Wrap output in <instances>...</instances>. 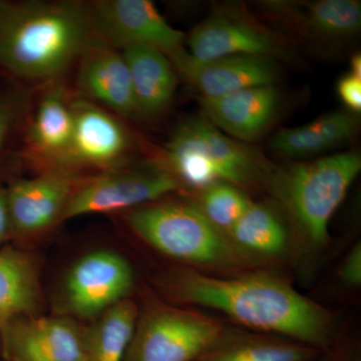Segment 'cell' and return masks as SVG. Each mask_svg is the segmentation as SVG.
Instances as JSON below:
<instances>
[{
  "label": "cell",
  "instance_id": "1",
  "mask_svg": "<svg viewBox=\"0 0 361 361\" xmlns=\"http://www.w3.org/2000/svg\"><path fill=\"white\" fill-rule=\"evenodd\" d=\"M164 287L182 302L219 310L247 326L281 334L320 353L334 343L329 313L275 278L219 279L180 271Z\"/></svg>",
  "mask_w": 361,
  "mask_h": 361
},
{
  "label": "cell",
  "instance_id": "2",
  "mask_svg": "<svg viewBox=\"0 0 361 361\" xmlns=\"http://www.w3.org/2000/svg\"><path fill=\"white\" fill-rule=\"evenodd\" d=\"M94 35L90 6L78 2L0 0V71L25 82H52Z\"/></svg>",
  "mask_w": 361,
  "mask_h": 361
},
{
  "label": "cell",
  "instance_id": "3",
  "mask_svg": "<svg viewBox=\"0 0 361 361\" xmlns=\"http://www.w3.org/2000/svg\"><path fill=\"white\" fill-rule=\"evenodd\" d=\"M126 223L157 250L197 264L239 266L250 262L249 253L215 227L199 207L166 202L128 211Z\"/></svg>",
  "mask_w": 361,
  "mask_h": 361
},
{
  "label": "cell",
  "instance_id": "4",
  "mask_svg": "<svg viewBox=\"0 0 361 361\" xmlns=\"http://www.w3.org/2000/svg\"><path fill=\"white\" fill-rule=\"evenodd\" d=\"M360 169L356 152L297 164L278 173L274 191L303 234L322 244L329 236L332 215Z\"/></svg>",
  "mask_w": 361,
  "mask_h": 361
},
{
  "label": "cell",
  "instance_id": "5",
  "mask_svg": "<svg viewBox=\"0 0 361 361\" xmlns=\"http://www.w3.org/2000/svg\"><path fill=\"white\" fill-rule=\"evenodd\" d=\"M226 336L205 315L154 306L137 319L125 361H195Z\"/></svg>",
  "mask_w": 361,
  "mask_h": 361
},
{
  "label": "cell",
  "instance_id": "6",
  "mask_svg": "<svg viewBox=\"0 0 361 361\" xmlns=\"http://www.w3.org/2000/svg\"><path fill=\"white\" fill-rule=\"evenodd\" d=\"M180 187L166 167L130 168L125 164L82 180L61 221L92 214L128 212L153 203Z\"/></svg>",
  "mask_w": 361,
  "mask_h": 361
},
{
  "label": "cell",
  "instance_id": "7",
  "mask_svg": "<svg viewBox=\"0 0 361 361\" xmlns=\"http://www.w3.org/2000/svg\"><path fill=\"white\" fill-rule=\"evenodd\" d=\"M134 273L116 252L97 250L78 259L66 273L59 305L63 316L96 317L127 299Z\"/></svg>",
  "mask_w": 361,
  "mask_h": 361
},
{
  "label": "cell",
  "instance_id": "8",
  "mask_svg": "<svg viewBox=\"0 0 361 361\" xmlns=\"http://www.w3.org/2000/svg\"><path fill=\"white\" fill-rule=\"evenodd\" d=\"M90 11L94 33L118 51L151 47L171 59L184 49V33L149 0H99Z\"/></svg>",
  "mask_w": 361,
  "mask_h": 361
},
{
  "label": "cell",
  "instance_id": "9",
  "mask_svg": "<svg viewBox=\"0 0 361 361\" xmlns=\"http://www.w3.org/2000/svg\"><path fill=\"white\" fill-rule=\"evenodd\" d=\"M80 182L78 173L61 169L9 180L6 188L13 238L32 236L61 222Z\"/></svg>",
  "mask_w": 361,
  "mask_h": 361
},
{
  "label": "cell",
  "instance_id": "10",
  "mask_svg": "<svg viewBox=\"0 0 361 361\" xmlns=\"http://www.w3.org/2000/svg\"><path fill=\"white\" fill-rule=\"evenodd\" d=\"M73 128L63 170L80 169L101 172L125 165L130 148L129 133L120 120L97 104L80 99L71 101Z\"/></svg>",
  "mask_w": 361,
  "mask_h": 361
},
{
  "label": "cell",
  "instance_id": "11",
  "mask_svg": "<svg viewBox=\"0 0 361 361\" xmlns=\"http://www.w3.org/2000/svg\"><path fill=\"white\" fill-rule=\"evenodd\" d=\"M84 338L68 316H25L0 332V346L6 361H85Z\"/></svg>",
  "mask_w": 361,
  "mask_h": 361
},
{
  "label": "cell",
  "instance_id": "12",
  "mask_svg": "<svg viewBox=\"0 0 361 361\" xmlns=\"http://www.w3.org/2000/svg\"><path fill=\"white\" fill-rule=\"evenodd\" d=\"M189 84L212 99L249 89L274 85L277 80L275 59L257 56H233L210 61H197L183 49L170 59Z\"/></svg>",
  "mask_w": 361,
  "mask_h": 361
},
{
  "label": "cell",
  "instance_id": "13",
  "mask_svg": "<svg viewBox=\"0 0 361 361\" xmlns=\"http://www.w3.org/2000/svg\"><path fill=\"white\" fill-rule=\"evenodd\" d=\"M78 61L80 97L118 115L137 116L130 71L122 52L94 35Z\"/></svg>",
  "mask_w": 361,
  "mask_h": 361
},
{
  "label": "cell",
  "instance_id": "14",
  "mask_svg": "<svg viewBox=\"0 0 361 361\" xmlns=\"http://www.w3.org/2000/svg\"><path fill=\"white\" fill-rule=\"evenodd\" d=\"M192 59L210 61L233 56L276 59L286 51L269 33L237 16L218 13L195 27L188 37Z\"/></svg>",
  "mask_w": 361,
  "mask_h": 361
},
{
  "label": "cell",
  "instance_id": "15",
  "mask_svg": "<svg viewBox=\"0 0 361 361\" xmlns=\"http://www.w3.org/2000/svg\"><path fill=\"white\" fill-rule=\"evenodd\" d=\"M71 101L63 85H51L40 97L26 129V153L45 164L47 169L63 170L73 135Z\"/></svg>",
  "mask_w": 361,
  "mask_h": 361
},
{
  "label": "cell",
  "instance_id": "16",
  "mask_svg": "<svg viewBox=\"0 0 361 361\" xmlns=\"http://www.w3.org/2000/svg\"><path fill=\"white\" fill-rule=\"evenodd\" d=\"M279 104L274 85L249 87L212 99H202L207 121L238 139H256L269 127Z\"/></svg>",
  "mask_w": 361,
  "mask_h": 361
},
{
  "label": "cell",
  "instance_id": "17",
  "mask_svg": "<svg viewBox=\"0 0 361 361\" xmlns=\"http://www.w3.org/2000/svg\"><path fill=\"white\" fill-rule=\"evenodd\" d=\"M121 52L129 68L137 115H160L172 102L177 87L172 61L151 47H129Z\"/></svg>",
  "mask_w": 361,
  "mask_h": 361
},
{
  "label": "cell",
  "instance_id": "18",
  "mask_svg": "<svg viewBox=\"0 0 361 361\" xmlns=\"http://www.w3.org/2000/svg\"><path fill=\"white\" fill-rule=\"evenodd\" d=\"M40 304L39 271L30 254L0 248V332L16 318L35 316Z\"/></svg>",
  "mask_w": 361,
  "mask_h": 361
},
{
  "label": "cell",
  "instance_id": "19",
  "mask_svg": "<svg viewBox=\"0 0 361 361\" xmlns=\"http://www.w3.org/2000/svg\"><path fill=\"white\" fill-rule=\"evenodd\" d=\"M357 130V120L346 111H332L301 127L284 129L273 137L271 146L287 157L315 155L348 141Z\"/></svg>",
  "mask_w": 361,
  "mask_h": 361
},
{
  "label": "cell",
  "instance_id": "20",
  "mask_svg": "<svg viewBox=\"0 0 361 361\" xmlns=\"http://www.w3.org/2000/svg\"><path fill=\"white\" fill-rule=\"evenodd\" d=\"M139 319L137 306L121 301L85 329V361H125Z\"/></svg>",
  "mask_w": 361,
  "mask_h": 361
},
{
  "label": "cell",
  "instance_id": "21",
  "mask_svg": "<svg viewBox=\"0 0 361 361\" xmlns=\"http://www.w3.org/2000/svg\"><path fill=\"white\" fill-rule=\"evenodd\" d=\"M188 123L217 170L220 180L240 185L255 177L257 166L245 149L230 141L209 121L197 118H190Z\"/></svg>",
  "mask_w": 361,
  "mask_h": 361
},
{
  "label": "cell",
  "instance_id": "22",
  "mask_svg": "<svg viewBox=\"0 0 361 361\" xmlns=\"http://www.w3.org/2000/svg\"><path fill=\"white\" fill-rule=\"evenodd\" d=\"M320 351L310 346L271 339L227 336L195 361H313Z\"/></svg>",
  "mask_w": 361,
  "mask_h": 361
},
{
  "label": "cell",
  "instance_id": "23",
  "mask_svg": "<svg viewBox=\"0 0 361 361\" xmlns=\"http://www.w3.org/2000/svg\"><path fill=\"white\" fill-rule=\"evenodd\" d=\"M228 233L233 243L249 254L277 255L286 247L283 225L264 206L251 203Z\"/></svg>",
  "mask_w": 361,
  "mask_h": 361
},
{
  "label": "cell",
  "instance_id": "24",
  "mask_svg": "<svg viewBox=\"0 0 361 361\" xmlns=\"http://www.w3.org/2000/svg\"><path fill=\"white\" fill-rule=\"evenodd\" d=\"M303 23L311 33L320 39H348L360 30V2L356 0H318L306 6Z\"/></svg>",
  "mask_w": 361,
  "mask_h": 361
},
{
  "label": "cell",
  "instance_id": "25",
  "mask_svg": "<svg viewBox=\"0 0 361 361\" xmlns=\"http://www.w3.org/2000/svg\"><path fill=\"white\" fill-rule=\"evenodd\" d=\"M250 204L236 187L218 182L204 189L199 208L215 227L228 232Z\"/></svg>",
  "mask_w": 361,
  "mask_h": 361
},
{
  "label": "cell",
  "instance_id": "26",
  "mask_svg": "<svg viewBox=\"0 0 361 361\" xmlns=\"http://www.w3.org/2000/svg\"><path fill=\"white\" fill-rule=\"evenodd\" d=\"M27 92L18 85H0V168L11 153L28 109Z\"/></svg>",
  "mask_w": 361,
  "mask_h": 361
},
{
  "label": "cell",
  "instance_id": "27",
  "mask_svg": "<svg viewBox=\"0 0 361 361\" xmlns=\"http://www.w3.org/2000/svg\"><path fill=\"white\" fill-rule=\"evenodd\" d=\"M337 94L349 110L360 113L361 111V78L353 73L344 75L337 84Z\"/></svg>",
  "mask_w": 361,
  "mask_h": 361
},
{
  "label": "cell",
  "instance_id": "28",
  "mask_svg": "<svg viewBox=\"0 0 361 361\" xmlns=\"http://www.w3.org/2000/svg\"><path fill=\"white\" fill-rule=\"evenodd\" d=\"M341 276L346 283L358 286L361 283V247L356 245L350 252L343 267Z\"/></svg>",
  "mask_w": 361,
  "mask_h": 361
},
{
  "label": "cell",
  "instance_id": "29",
  "mask_svg": "<svg viewBox=\"0 0 361 361\" xmlns=\"http://www.w3.org/2000/svg\"><path fill=\"white\" fill-rule=\"evenodd\" d=\"M11 236V220L7 207L6 185L0 183V248L6 245Z\"/></svg>",
  "mask_w": 361,
  "mask_h": 361
},
{
  "label": "cell",
  "instance_id": "30",
  "mask_svg": "<svg viewBox=\"0 0 361 361\" xmlns=\"http://www.w3.org/2000/svg\"><path fill=\"white\" fill-rule=\"evenodd\" d=\"M351 71L350 73L356 75V77L361 78V56L360 54H356L351 59L350 63Z\"/></svg>",
  "mask_w": 361,
  "mask_h": 361
}]
</instances>
